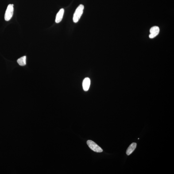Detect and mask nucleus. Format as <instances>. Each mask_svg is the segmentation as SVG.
Here are the masks:
<instances>
[{"label":"nucleus","mask_w":174,"mask_h":174,"mask_svg":"<svg viewBox=\"0 0 174 174\" xmlns=\"http://www.w3.org/2000/svg\"><path fill=\"white\" fill-rule=\"evenodd\" d=\"M150 34L149 37L150 38H153L157 36L159 33L160 29L157 26L152 27L150 29Z\"/></svg>","instance_id":"nucleus-4"},{"label":"nucleus","mask_w":174,"mask_h":174,"mask_svg":"<svg viewBox=\"0 0 174 174\" xmlns=\"http://www.w3.org/2000/svg\"><path fill=\"white\" fill-rule=\"evenodd\" d=\"M137 144L136 143H133L127 148L126 151V154L128 156H129L131 154L133 153L135 149L137 147Z\"/></svg>","instance_id":"nucleus-7"},{"label":"nucleus","mask_w":174,"mask_h":174,"mask_svg":"<svg viewBox=\"0 0 174 174\" xmlns=\"http://www.w3.org/2000/svg\"><path fill=\"white\" fill-rule=\"evenodd\" d=\"M13 6H14L13 4H11L8 5L5 15V21H9L12 17L14 12Z\"/></svg>","instance_id":"nucleus-2"},{"label":"nucleus","mask_w":174,"mask_h":174,"mask_svg":"<svg viewBox=\"0 0 174 174\" xmlns=\"http://www.w3.org/2000/svg\"><path fill=\"white\" fill-rule=\"evenodd\" d=\"M84 8L83 5L80 4L77 8L73 17V21L74 23L78 22L80 20L81 16L83 14Z\"/></svg>","instance_id":"nucleus-1"},{"label":"nucleus","mask_w":174,"mask_h":174,"mask_svg":"<svg viewBox=\"0 0 174 174\" xmlns=\"http://www.w3.org/2000/svg\"><path fill=\"white\" fill-rule=\"evenodd\" d=\"M87 144L89 147L92 150L97 152H101L103 151V150L100 147L91 140H88Z\"/></svg>","instance_id":"nucleus-3"},{"label":"nucleus","mask_w":174,"mask_h":174,"mask_svg":"<svg viewBox=\"0 0 174 174\" xmlns=\"http://www.w3.org/2000/svg\"><path fill=\"white\" fill-rule=\"evenodd\" d=\"M64 12V9H61L59 12L56 15L55 21L56 23H59L61 21L62 19L63 15Z\"/></svg>","instance_id":"nucleus-5"},{"label":"nucleus","mask_w":174,"mask_h":174,"mask_svg":"<svg viewBox=\"0 0 174 174\" xmlns=\"http://www.w3.org/2000/svg\"><path fill=\"white\" fill-rule=\"evenodd\" d=\"M26 56H24L17 59V62L19 65L21 67H24L27 65Z\"/></svg>","instance_id":"nucleus-8"},{"label":"nucleus","mask_w":174,"mask_h":174,"mask_svg":"<svg viewBox=\"0 0 174 174\" xmlns=\"http://www.w3.org/2000/svg\"><path fill=\"white\" fill-rule=\"evenodd\" d=\"M90 85V80L89 78H86L83 80V90L87 91L89 88Z\"/></svg>","instance_id":"nucleus-6"}]
</instances>
